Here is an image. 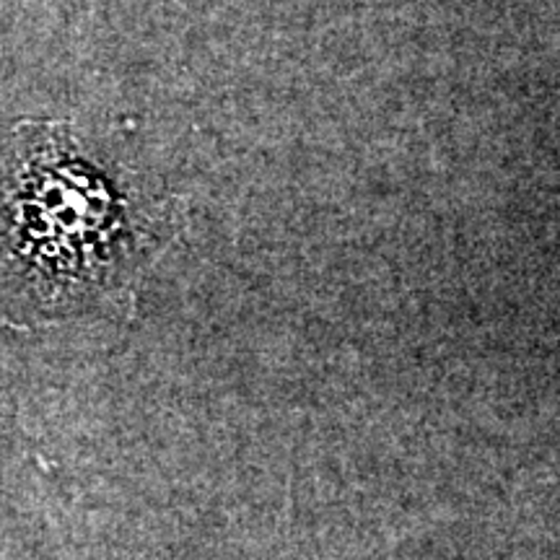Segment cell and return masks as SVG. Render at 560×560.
<instances>
[{
  "mask_svg": "<svg viewBox=\"0 0 560 560\" xmlns=\"http://www.w3.org/2000/svg\"><path fill=\"white\" fill-rule=\"evenodd\" d=\"M149 208L83 159L62 122L0 138V325L34 330L120 299L151 247Z\"/></svg>",
  "mask_w": 560,
  "mask_h": 560,
  "instance_id": "6da1fadb",
  "label": "cell"
}]
</instances>
